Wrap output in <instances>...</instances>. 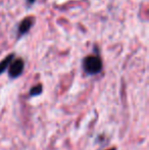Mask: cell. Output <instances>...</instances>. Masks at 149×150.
<instances>
[{
    "label": "cell",
    "instance_id": "cell-1",
    "mask_svg": "<svg viewBox=\"0 0 149 150\" xmlns=\"http://www.w3.org/2000/svg\"><path fill=\"white\" fill-rule=\"evenodd\" d=\"M83 69L87 75L94 76L102 71V60L97 55L86 56L83 59Z\"/></svg>",
    "mask_w": 149,
    "mask_h": 150
},
{
    "label": "cell",
    "instance_id": "cell-2",
    "mask_svg": "<svg viewBox=\"0 0 149 150\" xmlns=\"http://www.w3.org/2000/svg\"><path fill=\"white\" fill-rule=\"evenodd\" d=\"M25 69V61L22 58L12 60L8 67V76L10 79H16L23 74Z\"/></svg>",
    "mask_w": 149,
    "mask_h": 150
},
{
    "label": "cell",
    "instance_id": "cell-3",
    "mask_svg": "<svg viewBox=\"0 0 149 150\" xmlns=\"http://www.w3.org/2000/svg\"><path fill=\"white\" fill-rule=\"evenodd\" d=\"M34 24L35 18L33 16H28V18H24L18 26V29H16V37H18V38H22L23 36L27 35L30 32L31 29L33 28Z\"/></svg>",
    "mask_w": 149,
    "mask_h": 150
},
{
    "label": "cell",
    "instance_id": "cell-4",
    "mask_svg": "<svg viewBox=\"0 0 149 150\" xmlns=\"http://www.w3.org/2000/svg\"><path fill=\"white\" fill-rule=\"evenodd\" d=\"M13 58H14V54L11 53L6 56L2 61H0V75H1L2 73H4V71L8 69V67H9V64L11 63V61L13 60Z\"/></svg>",
    "mask_w": 149,
    "mask_h": 150
},
{
    "label": "cell",
    "instance_id": "cell-5",
    "mask_svg": "<svg viewBox=\"0 0 149 150\" xmlns=\"http://www.w3.org/2000/svg\"><path fill=\"white\" fill-rule=\"evenodd\" d=\"M42 93V86L41 85H37L35 87H33L30 91V95L31 96H37L40 95Z\"/></svg>",
    "mask_w": 149,
    "mask_h": 150
},
{
    "label": "cell",
    "instance_id": "cell-6",
    "mask_svg": "<svg viewBox=\"0 0 149 150\" xmlns=\"http://www.w3.org/2000/svg\"><path fill=\"white\" fill-rule=\"evenodd\" d=\"M36 2V0H27V4H28L29 6H31V5H33V4Z\"/></svg>",
    "mask_w": 149,
    "mask_h": 150
},
{
    "label": "cell",
    "instance_id": "cell-7",
    "mask_svg": "<svg viewBox=\"0 0 149 150\" xmlns=\"http://www.w3.org/2000/svg\"><path fill=\"white\" fill-rule=\"evenodd\" d=\"M109 150H115V148H112V149H109Z\"/></svg>",
    "mask_w": 149,
    "mask_h": 150
}]
</instances>
